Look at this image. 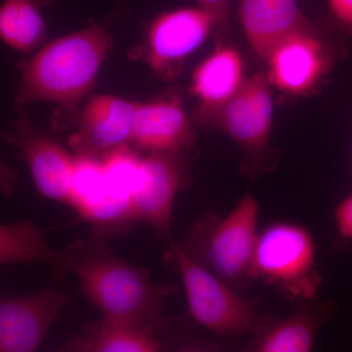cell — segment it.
<instances>
[{
    "instance_id": "cell-1",
    "label": "cell",
    "mask_w": 352,
    "mask_h": 352,
    "mask_svg": "<svg viewBox=\"0 0 352 352\" xmlns=\"http://www.w3.org/2000/svg\"><path fill=\"white\" fill-rule=\"evenodd\" d=\"M57 277L74 273L83 296L104 317L157 332L164 325V305L175 284H156L149 270L119 258L107 241L92 233L61 252Z\"/></svg>"
},
{
    "instance_id": "cell-2",
    "label": "cell",
    "mask_w": 352,
    "mask_h": 352,
    "mask_svg": "<svg viewBox=\"0 0 352 352\" xmlns=\"http://www.w3.org/2000/svg\"><path fill=\"white\" fill-rule=\"evenodd\" d=\"M117 13L103 21L46 43L30 59L18 64L17 107L50 102L73 112L94 89L103 64L113 50L111 28Z\"/></svg>"
},
{
    "instance_id": "cell-3",
    "label": "cell",
    "mask_w": 352,
    "mask_h": 352,
    "mask_svg": "<svg viewBox=\"0 0 352 352\" xmlns=\"http://www.w3.org/2000/svg\"><path fill=\"white\" fill-rule=\"evenodd\" d=\"M258 217V200L245 193L224 217L214 212L204 214L180 244L194 261L231 288L241 289L252 280L250 270Z\"/></svg>"
},
{
    "instance_id": "cell-4",
    "label": "cell",
    "mask_w": 352,
    "mask_h": 352,
    "mask_svg": "<svg viewBox=\"0 0 352 352\" xmlns=\"http://www.w3.org/2000/svg\"><path fill=\"white\" fill-rule=\"evenodd\" d=\"M164 261L182 278L192 318L220 337L258 332L268 318L223 280L194 261L180 242L171 241Z\"/></svg>"
},
{
    "instance_id": "cell-5",
    "label": "cell",
    "mask_w": 352,
    "mask_h": 352,
    "mask_svg": "<svg viewBox=\"0 0 352 352\" xmlns=\"http://www.w3.org/2000/svg\"><path fill=\"white\" fill-rule=\"evenodd\" d=\"M316 258V241L309 229L289 220L271 222L258 231L250 277L279 289L289 300H314L321 284Z\"/></svg>"
},
{
    "instance_id": "cell-6",
    "label": "cell",
    "mask_w": 352,
    "mask_h": 352,
    "mask_svg": "<svg viewBox=\"0 0 352 352\" xmlns=\"http://www.w3.org/2000/svg\"><path fill=\"white\" fill-rule=\"evenodd\" d=\"M274 117L272 87L265 73L247 76L244 85L223 106L207 129L223 132L240 148L241 171L247 177H258L274 168L276 154L270 147Z\"/></svg>"
},
{
    "instance_id": "cell-7",
    "label": "cell",
    "mask_w": 352,
    "mask_h": 352,
    "mask_svg": "<svg viewBox=\"0 0 352 352\" xmlns=\"http://www.w3.org/2000/svg\"><path fill=\"white\" fill-rule=\"evenodd\" d=\"M344 45L330 30L312 22L291 32L272 48L264 62L272 88L305 96L320 87L342 57Z\"/></svg>"
},
{
    "instance_id": "cell-8",
    "label": "cell",
    "mask_w": 352,
    "mask_h": 352,
    "mask_svg": "<svg viewBox=\"0 0 352 352\" xmlns=\"http://www.w3.org/2000/svg\"><path fill=\"white\" fill-rule=\"evenodd\" d=\"M188 153H146L131 192L135 222L148 224L157 237L168 240L176 195L188 184Z\"/></svg>"
},
{
    "instance_id": "cell-9",
    "label": "cell",
    "mask_w": 352,
    "mask_h": 352,
    "mask_svg": "<svg viewBox=\"0 0 352 352\" xmlns=\"http://www.w3.org/2000/svg\"><path fill=\"white\" fill-rule=\"evenodd\" d=\"M69 207L94 226L102 239L120 235L134 223L131 197L113 187L104 173L101 157L74 154Z\"/></svg>"
},
{
    "instance_id": "cell-10",
    "label": "cell",
    "mask_w": 352,
    "mask_h": 352,
    "mask_svg": "<svg viewBox=\"0 0 352 352\" xmlns=\"http://www.w3.org/2000/svg\"><path fill=\"white\" fill-rule=\"evenodd\" d=\"M217 30V21L200 7L168 11L153 21L146 36L144 59L157 76L173 80L185 59Z\"/></svg>"
},
{
    "instance_id": "cell-11",
    "label": "cell",
    "mask_w": 352,
    "mask_h": 352,
    "mask_svg": "<svg viewBox=\"0 0 352 352\" xmlns=\"http://www.w3.org/2000/svg\"><path fill=\"white\" fill-rule=\"evenodd\" d=\"M0 138L15 148L27 164L39 194L68 205L74 155L39 131L23 109L1 131Z\"/></svg>"
},
{
    "instance_id": "cell-12",
    "label": "cell",
    "mask_w": 352,
    "mask_h": 352,
    "mask_svg": "<svg viewBox=\"0 0 352 352\" xmlns=\"http://www.w3.org/2000/svg\"><path fill=\"white\" fill-rule=\"evenodd\" d=\"M195 143V126L183 107L182 94L168 92L136 102L132 148L144 153H190Z\"/></svg>"
},
{
    "instance_id": "cell-13",
    "label": "cell",
    "mask_w": 352,
    "mask_h": 352,
    "mask_svg": "<svg viewBox=\"0 0 352 352\" xmlns=\"http://www.w3.org/2000/svg\"><path fill=\"white\" fill-rule=\"evenodd\" d=\"M69 298L53 288L0 298V352L36 351Z\"/></svg>"
},
{
    "instance_id": "cell-14",
    "label": "cell",
    "mask_w": 352,
    "mask_h": 352,
    "mask_svg": "<svg viewBox=\"0 0 352 352\" xmlns=\"http://www.w3.org/2000/svg\"><path fill=\"white\" fill-rule=\"evenodd\" d=\"M136 102L113 95H95L78 115L68 145L74 154L101 157L131 145Z\"/></svg>"
},
{
    "instance_id": "cell-15",
    "label": "cell",
    "mask_w": 352,
    "mask_h": 352,
    "mask_svg": "<svg viewBox=\"0 0 352 352\" xmlns=\"http://www.w3.org/2000/svg\"><path fill=\"white\" fill-rule=\"evenodd\" d=\"M245 78L240 51L231 44L217 43L192 75L190 92L199 101L190 117L194 126L207 129L220 109L239 91Z\"/></svg>"
},
{
    "instance_id": "cell-16",
    "label": "cell",
    "mask_w": 352,
    "mask_h": 352,
    "mask_svg": "<svg viewBox=\"0 0 352 352\" xmlns=\"http://www.w3.org/2000/svg\"><path fill=\"white\" fill-rule=\"evenodd\" d=\"M239 21L250 47L263 61L282 38L314 22L295 0H240Z\"/></svg>"
},
{
    "instance_id": "cell-17",
    "label": "cell",
    "mask_w": 352,
    "mask_h": 352,
    "mask_svg": "<svg viewBox=\"0 0 352 352\" xmlns=\"http://www.w3.org/2000/svg\"><path fill=\"white\" fill-rule=\"evenodd\" d=\"M312 302L314 300L300 302L295 312L281 320L268 317L252 335L245 351H311L319 329L327 316V310Z\"/></svg>"
},
{
    "instance_id": "cell-18",
    "label": "cell",
    "mask_w": 352,
    "mask_h": 352,
    "mask_svg": "<svg viewBox=\"0 0 352 352\" xmlns=\"http://www.w3.org/2000/svg\"><path fill=\"white\" fill-rule=\"evenodd\" d=\"M164 342L154 331L103 317L83 327L58 351L68 352H157Z\"/></svg>"
},
{
    "instance_id": "cell-19",
    "label": "cell",
    "mask_w": 352,
    "mask_h": 352,
    "mask_svg": "<svg viewBox=\"0 0 352 352\" xmlns=\"http://www.w3.org/2000/svg\"><path fill=\"white\" fill-rule=\"evenodd\" d=\"M55 0H6L0 6V39L18 52L30 53L47 39L41 9Z\"/></svg>"
},
{
    "instance_id": "cell-20",
    "label": "cell",
    "mask_w": 352,
    "mask_h": 352,
    "mask_svg": "<svg viewBox=\"0 0 352 352\" xmlns=\"http://www.w3.org/2000/svg\"><path fill=\"white\" fill-rule=\"evenodd\" d=\"M61 259L32 221L0 224V264L43 263L56 270Z\"/></svg>"
},
{
    "instance_id": "cell-21",
    "label": "cell",
    "mask_w": 352,
    "mask_h": 352,
    "mask_svg": "<svg viewBox=\"0 0 352 352\" xmlns=\"http://www.w3.org/2000/svg\"><path fill=\"white\" fill-rule=\"evenodd\" d=\"M330 24L352 38V0H327Z\"/></svg>"
},
{
    "instance_id": "cell-22",
    "label": "cell",
    "mask_w": 352,
    "mask_h": 352,
    "mask_svg": "<svg viewBox=\"0 0 352 352\" xmlns=\"http://www.w3.org/2000/svg\"><path fill=\"white\" fill-rule=\"evenodd\" d=\"M198 6L217 21V31L229 32L231 28V0H197Z\"/></svg>"
},
{
    "instance_id": "cell-23",
    "label": "cell",
    "mask_w": 352,
    "mask_h": 352,
    "mask_svg": "<svg viewBox=\"0 0 352 352\" xmlns=\"http://www.w3.org/2000/svg\"><path fill=\"white\" fill-rule=\"evenodd\" d=\"M333 222L338 235L342 240L352 241V192L335 208Z\"/></svg>"
},
{
    "instance_id": "cell-24",
    "label": "cell",
    "mask_w": 352,
    "mask_h": 352,
    "mask_svg": "<svg viewBox=\"0 0 352 352\" xmlns=\"http://www.w3.org/2000/svg\"><path fill=\"white\" fill-rule=\"evenodd\" d=\"M18 175L8 164L0 161V192L6 197H12L17 189Z\"/></svg>"
}]
</instances>
